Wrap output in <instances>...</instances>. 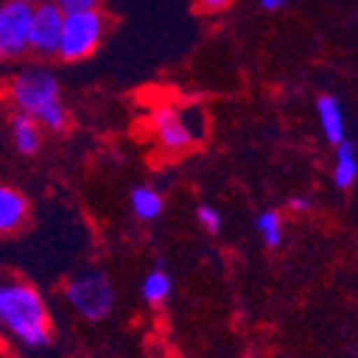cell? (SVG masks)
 Listing matches in <instances>:
<instances>
[{"label":"cell","mask_w":358,"mask_h":358,"mask_svg":"<svg viewBox=\"0 0 358 358\" xmlns=\"http://www.w3.org/2000/svg\"><path fill=\"white\" fill-rule=\"evenodd\" d=\"M0 331L25 348L50 343V313L41 291L20 278H0Z\"/></svg>","instance_id":"6da1fadb"},{"label":"cell","mask_w":358,"mask_h":358,"mask_svg":"<svg viewBox=\"0 0 358 358\" xmlns=\"http://www.w3.org/2000/svg\"><path fill=\"white\" fill-rule=\"evenodd\" d=\"M8 101L15 113L30 115L45 131L63 133L68 128V108L60 98L58 78L48 68H23L8 83Z\"/></svg>","instance_id":"7a4b0ae2"},{"label":"cell","mask_w":358,"mask_h":358,"mask_svg":"<svg viewBox=\"0 0 358 358\" xmlns=\"http://www.w3.org/2000/svg\"><path fill=\"white\" fill-rule=\"evenodd\" d=\"M106 36V15L101 10L66 13L60 33L58 58L66 63H78L96 53Z\"/></svg>","instance_id":"3957f363"},{"label":"cell","mask_w":358,"mask_h":358,"mask_svg":"<svg viewBox=\"0 0 358 358\" xmlns=\"http://www.w3.org/2000/svg\"><path fill=\"white\" fill-rule=\"evenodd\" d=\"M66 301L78 316L85 321H103L110 316L115 306V291L113 283L101 271H90V273L76 275L66 286Z\"/></svg>","instance_id":"277c9868"},{"label":"cell","mask_w":358,"mask_h":358,"mask_svg":"<svg viewBox=\"0 0 358 358\" xmlns=\"http://www.w3.org/2000/svg\"><path fill=\"white\" fill-rule=\"evenodd\" d=\"M30 20L33 6L23 0L0 3V58L18 60L30 53Z\"/></svg>","instance_id":"5b68a950"},{"label":"cell","mask_w":358,"mask_h":358,"mask_svg":"<svg viewBox=\"0 0 358 358\" xmlns=\"http://www.w3.org/2000/svg\"><path fill=\"white\" fill-rule=\"evenodd\" d=\"M63 18H66V13L60 10L53 0H43V3L33 6V20H30V53L38 55V58H53V55H58Z\"/></svg>","instance_id":"8992f818"},{"label":"cell","mask_w":358,"mask_h":358,"mask_svg":"<svg viewBox=\"0 0 358 358\" xmlns=\"http://www.w3.org/2000/svg\"><path fill=\"white\" fill-rule=\"evenodd\" d=\"M150 126H153L158 145L168 153H183L193 143H198L180 118V110H176V108H158L150 118Z\"/></svg>","instance_id":"52a82bcc"},{"label":"cell","mask_w":358,"mask_h":358,"mask_svg":"<svg viewBox=\"0 0 358 358\" xmlns=\"http://www.w3.org/2000/svg\"><path fill=\"white\" fill-rule=\"evenodd\" d=\"M28 198L13 185H0V236H13L20 231L28 221Z\"/></svg>","instance_id":"ba28073f"},{"label":"cell","mask_w":358,"mask_h":358,"mask_svg":"<svg viewBox=\"0 0 358 358\" xmlns=\"http://www.w3.org/2000/svg\"><path fill=\"white\" fill-rule=\"evenodd\" d=\"M10 138L15 150L23 155H36L43 143V128L30 115L15 113L10 120Z\"/></svg>","instance_id":"9c48e42d"},{"label":"cell","mask_w":358,"mask_h":358,"mask_svg":"<svg viewBox=\"0 0 358 358\" xmlns=\"http://www.w3.org/2000/svg\"><path fill=\"white\" fill-rule=\"evenodd\" d=\"M318 120H321L323 136L329 138L331 143L338 145L341 141H346V123H343V110H341L338 101L334 96H321L316 101Z\"/></svg>","instance_id":"30bf717a"},{"label":"cell","mask_w":358,"mask_h":358,"mask_svg":"<svg viewBox=\"0 0 358 358\" xmlns=\"http://www.w3.org/2000/svg\"><path fill=\"white\" fill-rule=\"evenodd\" d=\"M358 176V155L356 145L351 141H341L336 145V166H334V183L338 188H348L353 185Z\"/></svg>","instance_id":"8fae6325"},{"label":"cell","mask_w":358,"mask_h":358,"mask_svg":"<svg viewBox=\"0 0 358 358\" xmlns=\"http://www.w3.org/2000/svg\"><path fill=\"white\" fill-rule=\"evenodd\" d=\"M131 206H133V213H136L141 221H153L163 210V198L158 196L153 188L141 185V188H133Z\"/></svg>","instance_id":"7c38bea8"},{"label":"cell","mask_w":358,"mask_h":358,"mask_svg":"<svg viewBox=\"0 0 358 358\" xmlns=\"http://www.w3.org/2000/svg\"><path fill=\"white\" fill-rule=\"evenodd\" d=\"M171 288H173L171 275H168L163 268H155L145 275L143 286H141V296H143L150 306H161L163 301L171 296Z\"/></svg>","instance_id":"4fadbf2b"},{"label":"cell","mask_w":358,"mask_h":358,"mask_svg":"<svg viewBox=\"0 0 358 358\" xmlns=\"http://www.w3.org/2000/svg\"><path fill=\"white\" fill-rule=\"evenodd\" d=\"M256 228L261 233L263 243L268 245V248H278L283 241V221H281V213L278 210H263L258 215Z\"/></svg>","instance_id":"5bb4252c"},{"label":"cell","mask_w":358,"mask_h":358,"mask_svg":"<svg viewBox=\"0 0 358 358\" xmlns=\"http://www.w3.org/2000/svg\"><path fill=\"white\" fill-rule=\"evenodd\" d=\"M196 215H198V223L203 226V231H208V233L221 231L223 218H221V213L213 208V206H201V208L196 210Z\"/></svg>","instance_id":"9a60e30c"},{"label":"cell","mask_w":358,"mask_h":358,"mask_svg":"<svg viewBox=\"0 0 358 358\" xmlns=\"http://www.w3.org/2000/svg\"><path fill=\"white\" fill-rule=\"evenodd\" d=\"M63 13H80V10H98L101 0H53Z\"/></svg>","instance_id":"2e32d148"},{"label":"cell","mask_w":358,"mask_h":358,"mask_svg":"<svg viewBox=\"0 0 358 358\" xmlns=\"http://www.w3.org/2000/svg\"><path fill=\"white\" fill-rule=\"evenodd\" d=\"M233 0H196V6L206 13H221L226 8H231Z\"/></svg>","instance_id":"e0dca14e"},{"label":"cell","mask_w":358,"mask_h":358,"mask_svg":"<svg viewBox=\"0 0 358 358\" xmlns=\"http://www.w3.org/2000/svg\"><path fill=\"white\" fill-rule=\"evenodd\" d=\"M288 206H291V210H296V213H308L310 208H313V203H310L308 196H296L288 201Z\"/></svg>","instance_id":"ac0fdd59"},{"label":"cell","mask_w":358,"mask_h":358,"mask_svg":"<svg viewBox=\"0 0 358 358\" xmlns=\"http://www.w3.org/2000/svg\"><path fill=\"white\" fill-rule=\"evenodd\" d=\"M286 3H288V0H261L263 10H281Z\"/></svg>","instance_id":"d6986e66"},{"label":"cell","mask_w":358,"mask_h":358,"mask_svg":"<svg viewBox=\"0 0 358 358\" xmlns=\"http://www.w3.org/2000/svg\"><path fill=\"white\" fill-rule=\"evenodd\" d=\"M23 3H28V6H38V3H43V0H23Z\"/></svg>","instance_id":"ffe728a7"}]
</instances>
